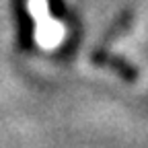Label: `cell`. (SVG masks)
<instances>
[{
    "label": "cell",
    "instance_id": "obj_1",
    "mask_svg": "<svg viewBox=\"0 0 148 148\" xmlns=\"http://www.w3.org/2000/svg\"><path fill=\"white\" fill-rule=\"evenodd\" d=\"M27 8L33 16V21L37 23L35 37L43 47H51L58 41H62L64 27H62V23L51 18L49 8H47V0H27Z\"/></svg>",
    "mask_w": 148,
    "mask_h": 148
}]
</instances>
